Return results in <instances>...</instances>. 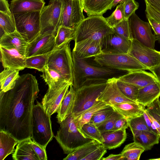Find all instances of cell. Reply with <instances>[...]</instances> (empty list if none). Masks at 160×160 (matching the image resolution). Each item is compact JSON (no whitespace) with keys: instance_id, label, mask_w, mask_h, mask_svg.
I'll return each mask as SVG.
<instances>
[{"instance_id":"cell-1","label":"cell","mask_w":160,"mask_h":160,"mask_svg":"<svg viewBox=\"0 0 160 160\" xmlns=\"http://www.w3.org/2000/svg\"><path fill=\"white\" fill-rule=\"evenodd\" d=\"M39 90L35 76H20L14 87L0 92V130L9 133L19 142L31 138L34 101Z\"/></svg>"},{"instance_id":"cell-2","label":"cell","mask_w":160,"mask_h":160,"mask_svg":"<svg viewBox=\"0 0 160 160\" xmlns=\"http://www.w3.org/2000/svg\"><path fill=\"white\" fill-rule=\"evenodd\" d=\"M72 86L76 90L85 86L106 82L109 79L119 78L128 72L112 69L94 64L88 58L80 59L72 54Z\"/></svg>"},{"instance_id":"cell-3","label":"cell","mask_w":160,"mask_h":160,"mask_svg":"<svg viewBox=\"0 0 160 160\" xmlns=\"http://www.w3.org/2000/svg\"><path fill=\"white\" fill-rule=\"evenodd\" d=\"M59 124L58 130L54 137L65 154H68L94 140L78 128L70 113Z\"/></svg>"},{"instance_id":"cell-4","label":"cell","mask_w":160,"mask_h":160,"mask_svg":"<svg viewBox=\"0 0 160 160\" xmlns=\"http://www.w3.org/2000/svg\"><path fill=\"white\" fill-rule=\"evenodd\" d=\"M113 33L112 28L102 16H88L75 28L73 40L75 43L86 39L102 42L106 36Z\"/></svg>"},{"instance_id":"cell-5","label":"cell","mask_w":160,"mask_h":160,"mask_svg":"<svg viewBox=\"0 0 160 160\" xmlns=\"http://www.w3.org/2000/svg\"><path fill=\"white\" fill-rule=\"evenodd\" d=\"M50 117L42 103L37 101L32 111L31 138L45 149L54 137Z\"/></svg>"},{"instance_id":"cell-6","label":"cell","mask_w":160,"mask_h":160,"mask_svg":"<svg viewBox=\"0 0 160 160\" xmlns=\"http://www.w3.org/2000/svg\"><path fill=\"white\" fill-rule=\"evenodd\" d=\"M106 83L82 86L75 90V95L70 114L75 119L92 107L104 89Z\"/></svg>"},{"instance_id":"cell-7","label":"cell","mask_w":160,"mask_h":160,"mask_svg":"<svg viewBox=\"0 0 160 160\" xmlns=\"http://www.w3.org/2000/svg\"><path fill=\"white\" fill-rule=\"evenodd\" d=\"M93 61L101 66L128 72L148 70L128 53L108 54L101 53L93 57Z\"/></svg>"},{"instance_id":"cell-8","label":"cell","mask_w":160,"mask_h":160,"mask_svg":"<svg viewBox=\"0 0 160 160\" xmlns=\"http://www.w3.org/2000/svg\"><path fill=\"white\" fill-rule=\"evenodd\" d=\"M47 65L73 83V63L70 43L52 50L48 57Z\"/></svg>"},{"instance_id":"cell-9","label":"cell","mask_w":160,"mask_h":160,"mask_svg":"<svg viewBox=\"0 0 160 160\" xmlns=\"http://www.w3.org/2000/svg\"><path fill=\"white\" fill-rule=\"evenodd\" d=\"M41 12L32 11L12 15L16 30L28 43L40 34Z\"/></svg>"},{"instance_id":"cell-10","label":"cell","mask_w":160,"mask_h":160,"mask_svg":"<svg viewBox=\"0 0 160 160\" xmlns=\"http://www.w3.org/2000/svg\"><path fill=\"white\" fill-rule=\"evenodd\" d=\"M62 11V0H50L41 12V30L39 34L57 32L61 25Z\"/></svg>"},{"instance_id":"cell-11","label":"cell","mask_w":160,"mask_h":160,"mask_svg":"<svg viewBox=\"0 0 160 160\" xmlns=\"http://www.w3.org/2000/svg\"><path fill=\"white\" fill-rule=\"evenodd\" d=\"M128 21L132 39H135L143 45L155 49L156 40L152 32L149 22L142 20L135 12L129 17Z\"/></svg>"},{"instance_id":"cell-12","label":"cell","mask_w":160,"mask_h":160,"mask_svg":"<svg viewBox=\"0 0 160 160\" xmlns=\"http://www.w3.org/2000/svg\"><path fill=\"white\" fill-rule=\"evenodd\" d=\"M72 83L66 82L48 87L42 99L41 103L46 112L50 116L57 112L63 99Z\"/></svg>"},{"instance_id":"cell-13","label":"cell","mask_w":160,"mask_h":160,"mask_svg":"<svg viewBox=\"0 0 160 160\" xmlns=\"http://www.w3.org/2000/svg\"><path fill=\"white\" fill-rule=\"evenodd\" d=\"M128 53L148 70L157 65L160 62V51L148 47L135 39L132 40Z\"/></svg>"},{"instance_id":"cell-14","label":"cell","mask_w":160,"mask_h":160,"mask_svg":"<svg viewBox=\"0 0 160 160\" xmlns=\"http://www.w3.org/2000/svg\"><path fill=\"white\" fill-rule=\"evenodd\" d=\"M62 11L61 25L75 28L85 18L81 0H62Z\"/></svg>"},{"instance_id":"cell-15","label":"cell","mask_w":160,"mask_h":160,"mask_svg":"<svg viewBox=\"0 0 160 160\" xmlns=\"http://www.w3.org/2000/svg\"><path fill=\"white\" fill-rule=\"evenodd\" d=\"M57 33L49 32L39 34L32 41L28 43L25 56L28 58L52 52L54 47Z\"/></svg>"},{"instance_id":"cell-16","label":"cell","mask_w":160,"mask_h":160,"mask_svg":"<svg viewBox=\"0 0 160 160\" xmlns=\"http://www.w3.org/2000/svg\"><path fill=\"white\" fill-rule=\"evenodd\" d=\"M132 41L114 32L108 34L103 39L102 52L108 54L128 53L131 47Z\"/></svg>"},{"instance_id":"cell-17","label":"cell","mask_w":160,"mask_h":160,"mask_svg":"<svg viewBox=\"0 0 160 160\" xmlns=\"http://www.w3.org/2000/svg\"><path fill=\"white\" fill-rule=\"evenodd\" d=\"M118 78H113L107 81L106 86L98 100L111 106L124 102H137L128 98L121 92L117 84Z\"/></svg>"},{"instance_id":"cell-18","label":"cell","mask_w":160,"mask_h":160,"mask_svg":"<svg viewBox=\"0 0 160 160\" xmlns=\"http://www.w3.org/2000/svg\"><path fill=\"white\" fill-rule=\"evenodd\" d=\"M102 42L86 39L75 43L72 54L80 59H86L100 54L102 52Z\"/></svg>"},{"instance_id":"cell-19","label":"cell","mask_w":160,"mask_h":160,"mask_svg":"<svg viewBox=\"0 0 160 160\" xmlns=\"http://www.w3.org/2000/svg\"><path fill=\"white\" fill-rule=\"evenodd\" d=\"M0 50L1 60L4 68H8L19 71L26 68V57L16 49L0 46Z\"/></svg>"},{"instance_id":"cell-20","label":"cell","mask_w":160,"mask_h":160,"mask_svg":"<svg viewBox=\"0 0 160 160\" xmlns=\"http://www.w3.org/2000/svg\"><path fill=\"white\" fill-rule=\"evenodd\" d=\"M118 79L134 85L139 88L158 81L153 74L145 70L128 72Z\"/></svg>"},{"instance_id":"cell-21","label":"cell","mask_w":160,"mask_h":160,"mask_svg":"<svg viewBox=\"0 0 160 160\" xmlns=\"http://www.w3.org/2000/svg\"><path fill=\"white\" fill-rule=\"evenodd\" d=\"M28 43L16 30L9 34L4 33L0 38V46L16 49L25 56Z\"/></svg>"},{"instance_id":"cell-22","label":"cell","mask_w":160,"mask_h":160,"mask_svg":"<svg viewBox=\"0 0 160 160\" xmlns=\"http://www.w3.org/2000/svg\"><path fill=\"white\" fill-rule=\"evenodd\" d=\"M45 4L44 0H12L10 10L12 15L41 11Z\"/></svg>"},{"instance_id":"cell-23","label":"cell","mask_w":160,"mask_h":160,"mask_svg":"<svg viewBox=\"0 0 160 160\" xmlns=\"http://www.w3.org/2000/svg\"><path fill=\"white\" fill-rule=\"evenodd\" d=\"M160 96V83L157 81L139 89L137 102L146 107Z\"/></svg>"},{"instance_id":"cell-24","label":"cell","mask_w":160,"mask_h":160,"mask_svg":"<svg viewBox=\"0 0 160 160\" xmlns=\"http://www.w3.org/2000/svg\"><path fill=\"white\" fill-rule=\"evenodd\" d=\"M83 10L88 16L101 15L112 8L113 0H81Z\"/></svg>"},{"instance_id":"cell-25","label":"cell","mask_w":160,"mask_h":160,"mask_svg":"<svg viewBox=\"0 0 160 160\" xmlns=\"http://www.w3.org/2000/svg\"><path fill=\"white\" fill-rule=\"evenodd\" d=\"M102 135L103 140L102 144L109 150L120 147L125 141L127 136L125 129L108 131Z\"/></svg>"},{"instance_id":"cell-26","label":"cell","mask_w":160,"mask_h":160,"mask_svg":"<svg viewBox=\"0 0 160 160\" xmlns=\"http://www.w3.org/2000/svg\"><path fill=\"white\" fill-rule=\"evenodd\" d=\"M31 138L19 142L12 157L14 160H39L31 144Z\"/></svg>"},{"instance_id":"cell-27","label":"cell","mask_w":160,"mask_h":160,"mask_svg":"<svg viewBox=\"0 0 160 160\" xmlns=\"http://www.w3.org/2000/svg\"><path fill=\"white\" fill-rule=\"evenodd\" d=\"M112 106L115 111L128 119L142 115L146 108L138 102H124Z\"/></svg>"},{"instance_id":"cell-28","label":"cell","mask_w":160,"mask_h":160,"mask_svg":"<svg viewBox=\"0 0 160 160\" xmlns=\"http://www.w3.org/2000/svg\"><path fill=\"white\" fill-rule=\"evenodd\" d=\"M0 160L4 159L8 156L13 153L14 147L19 142L11 134L0 130Z\"/></svg>"},{"instance_id":"cell-29","label":"cell","mask_w":160,"mask_h":160,"mask_svg":"<svg viewBox=\"0 0 160 160\" xmlns=\"http://www.w3.org/2000/svg\"><path fill=\"white\" fill-rule=\"evenodd\" d=\"M75 90L72 85L70 89L61 103L57 111L56 118L59 123L71 113L75 95Z\"/></svg>"},{"instance_id":"cell-30","label":"cell","mask_w":160,"mask_h":160,"mask_svg":"<svg viewBox=\"0 0 160 160\" xmlns=\"http://www.w3.org/2000/svg\"><path fill=\"white\" fill-rule=\"evenodd\" d=\"M160 136L150 131H142L133 136L134 142L143 148L145 151L151 150L159 142Z\"/></svg>"},{"instance_id":"cell-31","label":"cell","mask_w":160,"mask_h":160,"mask_svg":"<svg viewBox=\"0 0 160 160\" xmlns=\"http://www.w3.org/2000/svg\"><path fill=\"white\" fill-rule=\"evenodd\" d=\"M19 71L10 68H5L0 73V90L7 92L13 88L19 77Z\"/></svg>"},{"instance_id":"cell-32","label":"cell","mask_w":160,"mask_h":160,"mask_svg":"<svg viewBox=\"0 0 160 160\" xmlns=\"http://www.w3.org/2000/svg\"><path fill=\"white\" fill-rule=\"evenodd\" d=\"M75 28L61 25L59 27L55 37V43L53 50L61 48L74 40Z\"/></svg>"},{"instance_id":"cell-33","label":"cell","mask_w":160,"mask_h":160,"mask_svg":"<svg viewBox=\"0 0 160 160\" xmlns=\"http://www.w3.org/2000/svg\"><path fill=\"white\" fill-rule=\"evenodd\" d=\"M102 144L93 140L78 148L63 159V160H81V159Z\"/></svg>"},{"instance_id":"cell-34","label":"cell","mask_w":160,"mask_h":160,"mask_svg":"<svg viewBox=\"0 0 160 160\" xmlns=\"http://www.w3.org/2000/svg\"><path fill=\"white\" fill-rule=\"evenodd\" d=\"M108 105L105 102L98 100L92 107L76 118L74 119L78 128L81 130L82 126L85 123L89 122L92 117L95 113Z\"/></svg>"},{"instance_id":"cell-35","label":"cell","mask_w":160,"mask_h":160,"mask_svg":"<svg viewBox=\"0 0 160 160\" xmlns=\"http://www.w3.org/2000/svg\"><path fill=\"white\" fill-rule=\"evenodd\" d=\"M42 72V74L41 76L48 87L58 85L65 82H69L66 80L58 72L49 68L47 65L45 66Z\"/></svg>"},{"instance_id":"cell-36","label":"cell","mask_w":160,"mask_h":160,"mask_svg":"<svg viewBox=\"0 0 160 160\" xmlns=\"http://www.w3.org/2000/svg\"><path fill=\"white\" fill-rule=\"evenodd\" d=\"M144 151L143 147L134 142L126 145L121 153L124 160H139L141 154Z\"/></svg>"},{"instance_id":"cell-37","label":"cell","mask_w":160,"mask_h":160,"mask_svg":"<svg viewBox=\"0 0 160 160\" xmlns=\"http://www.w3.org/2000/svg\"><path fill=\"white\" fill-rule=\"evenodd\" d=\"M0 26L3 34H9L16 31L15 23L10 10L0 11Z\"/></svg>"},{"instance_id":"cell-38","label":"cell","mask_w":160,"mask_h":160,"mask_svg":"<svg viewBox=\"0 0 160 160\" xmlns=\"http://www.w3.org/2000/svg\"><path fill=\"white\" fill-rule=\"evenodd\" d=\"M51 52L26 58V68L34 69L42 72L47 65L48 57Z\"/></svg>"},{"instance_id":"cell-39","label":"cell","mask_w":160,"mask_h":160,"mask_svg":"<svg viewBox=\"0 0 160 160\" xmlns=\"http://www.w3.org/2000/svg\"><path fill=\"white\" fill-rule=\"evenodd\" d=\"M117 84L121 92L126 97L137 102L139 88L132 84L120 81L118 79Z\"/></svg>"},{"instance_id":"cell-40","label":"cell","mask_w":160,"mask_h":160,"mask_svg":"<svg viewBox=\"0 0 160 160\" xmlns=\"http://www.w3.org/2000/svg\"><path fill=\"white\" fill-rule=\"evenodd\" d=\"M146 109L160 135V102L159 98L147 106Z\"/></svg>"},{"instance_id":"cell-41","label":"cell","mask_w":160,"mask_h":160,"mask_svg":"<svg viewBox=\"0 0 160 160\" xmlns=\"http://www.w3.org/2000/svg\"><path fill=\"white\" fill-rule=\"evenodd\" d=\"M128 120L129 127L133 136L142 131H151L146 124L143 115L128 119Z\"/></svg>"},{"instance_id":"cell-42","label":"cell","mask_w":160,"mask_h":160,"mask_svg":"<svg viewBox=\"0 0 160 160\" xmlns=\"http://www.w3.org/2000/svg\"><path fill=\"white\" fill-rule=\"evenodd\" d=\"M122 117L123 116L121 114L115 110L105 121L95 126L102 134L106 132L112 131L116 121Z\"/></svg>"},{"instance_id":"cell-43","label":"cell","mask_w":160,"mask_h":160,"mask_svg":"<svg viewBox=\"0 0 160 160\" xmlns=\"http://www.w3.org/2000/svg\"><path fill=\"white\" fill-rule=\"evenodd\" d=\"M108 24L112 28L125 19L124 13V3L119 4L115 10L108 17L105 18Z\"/></svg>"},{"instance_id":"cell-44","label":"cell","mask_w":160,"mask_h":160,"mask_svg":"<svg viewBox=\"0 0 160 160\" xmlns=\"http://www.w3.org/2000/svg\"><path fill=\"white\" fill-rule=\"evenodd\" d=\"M114 111L112 106L108 105L95 113L89 122L94 125L98 124L105 121Z\"/></svg>"},{"instance_id":"cell-45","label":"cell","mask_w":160,"mask_h":160,"mask_svg":"<svg viewBox=\"0 0 160 160\" xmlns=\"http://www.w3.org/2000/svg\"><path fill=\"white\" fill-rule=\"evenodd\" d=\"M81 130L87 136L102 144L103 140L102 133L95 125L89 122L85 123L82 127Z\"/></svg>"},{"instance_id":"cell-46","label":"cell","mask_w":160,"mask_h":160,"mask_svg":"<svg viewBox=\"0 0 160 160\" xmlns=\"http://www.w3.org/2000/svg\"><path fill=\"white\" fill-rule=\"evenodd\" d=\"M112 28L114 32L117 34L128 39L132 40L128 19H125Z\"/></svg>"},{"instance_id":"cell-47","label":"cell","mask_w":160,"mask_h":160,"mask_svg":"<svg viewBox=\"0 0 160 160\" xmlns=\"http://www.w3.org/2000/svg\"><path fill=\"white\" fill-rule=\"evenodd\" d=\"M107 149L102 144L100 145L81 160H102L103 156L107 152Z\"/></svg>"},{"instance_id":"cell-48","label":"cell","mask_w":160,"mask_h":160,"mask_svg":"<svg viewBox=\"0 0 160 160\" xmlns=\"http://www.w3.org/2000/svg\"><path fill=\"white\" fill-rule=\"evenodd\" d=\"M138 3L135 0H127L124 3V13L125 19L129 17L138 9Z\"/></svg>"},{"instance_id":"cell-49","label":"cell","mask_w":160,"mask_h":160,"mask_svg":"<svg viewBox=\"0 0 160 160\" xmlns=\"http://www.w3.org/2000/svg\"><path fill=\"white\" fill-rule=\"evenodd\" d=\"M146 17L152 28L154 32L156 41L160 43V22L148 14L146 13Z\"/></svg>"},{"instance_id":"cell-50","label":"cell","mask_w":160,"mask_h":160,"mask_svg":"<svg viewBox=\"0 0 160 160\" xmlns=\"http://www.w3.org/2000/svg\"><path fill=\"white\" fill-rule=\"evenodd\" d=\"M31 144L38 156L39 160H47L48 159L46 149L36 143L31 141Z\"/></svg>"},{"instance_id":"cell-51","label":"cell","mask_w":160,"mask_h":160,"mask_svg":"<svg viewBox=\"0 0 160 160\" xmlns=\"http://www.w3.org/2000/svg\"><path fill=\"white\" fill-rule=\"evenodd\" d=\"M146 3L145 13H147L160 22V12L148 4Z\"/></svg>"},{"instance_id":"cell-52","label":"cell","mask_w":160,"mask_h":160,"mask_svg":"<svg viewBox=\"0 0 160 160\" xmlns=\"http://www.w3.org/2000/svg\"><path fill=\"white\" fill-rule=\"evenodd\" d=\"M143 116L148 126L150 129L151 131L160 136L158 131L150 117L149 113L147 111L146 108L144 110Z\"/></svg>"},{"instance_id":"cell-53","label":"cell","mask_w":160,"mask_h":160,"mask_svg":"<svg viewBox=\"0 0 160 160\" xmlns=\"http://www.w3.org/2000/svg\"><path fill=\"white\" fill-rule=\"evenodd\" d=\"M129 127L128 120L124 117L118 119L116 122L112 131L122 129H126Z\"/></svg>"},{"instance_id":"cell-54","label":"cell","mask_w":160,"mask_h":160,"mask_svg":"<svg viewBox=\"0 0 160 160\" xmlns=\"http://www.w3.org/2000/svg\"><path fill=\"white\" fill-rule=\"evenodd\" d=\"M149 70L153 74L160 83V62L157 65Z\"/></svg>"},{"instance_id":"cell-55","label":"cell","mask_w":160,"mask_h":160,"mask_svg":"<svg viewBox=\"0 0 160 160\" xmlns=\"http://www.w3.org/2000/svg\"><path fill=\"white\" fill-rule=\"evenodd\" d=\"M145 2H147L151 5L160 12V1L159 0H144Z\"/></svg>"},{"instance_id":"cell-56","label":"cell","mask_w":160,"mask_h":160,"mask_svg":"<svg viewBox=\"0 0 160 160\" xmlns=\"http://www.w3.org/2000/svg\"><path fill=\"white\" fill-rule=\"evenodd\" d=\"M102 160H123L124 158L122 154H111L108 157L103 158Z\"/></svg>"},{"instance_id":"cell-57","label":"cell","mask_w":160,"mask_h":160,"mask_svg":"<svg viewBox=\"0 0 160 160\" xmlns=\"http://www.w3.org/2000/svg\"><path fill=\"white\" fill-rule=\"evenodd\" d=\"M127 0H113L112 8L116 6L118 4L125 3Z\"/></svg>"},{"instance_id":"cell-58","label":"cell","mask_w":160,"mask_h":160,"mask_svg":"<svg viewBox=\"0 0 160 160\" xmlns=\"http://www.w3.org/2000/svg\"><path fill=\"white\" fill-rule=\"evenodd\" d=\"M150 160H160V158H156V159H152Z\"/></svg>"},{"instance_id":"cell-59","label":"cell","mask_w":160,"mask_h":160,"mask_svg":"<svg viewBox=\"0 0 160 160\" xmlns=\"http://www.w3.org/2000/svg\"><path fill=\"white\" fill-rule=\"evenodd\" d=\"M159 101H160V96L159 97Z\"/></svg>"},{"instance_id":"cell-60","label":"cell","mask_w":160,"mask_h":160,"mask_svg":"<svg viewBox=\"0 0 160 160\" xmlns=\"http://www.w3.org/2000/svg\"></svg>"}]
</instances>
